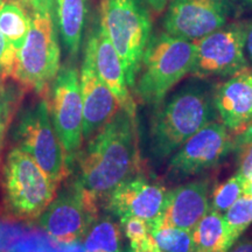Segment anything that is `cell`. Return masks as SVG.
I'll use <instances>...</instances> for the list:
<instances>
[{
    "label": "cell",
    "instance_id": "obj_1",
    "mask_svg": "<svg viewBox=\"0 0 252 252\" xmlns=\"http://www.w3.org/2000/svg\"><path fill=\"white\" fill-rule=\"evenodd\" d=\"M134 119L119 109L115 117L94 134L81 153L76 182L97 197L109 195L118 185L131 178L137 168Z\"/></svg>",
    "mask_w": 252,
    "mask_h": 252
},
{
    "label": "cell",
    "instance_id": "obj_2",
    "mask_svg": "<svg viewBox=\"0 0 252 252\" xmlns=\"http://www.w3.org/2000/svg\"><path fill=\"white\" fill-rule=\"evenodd\" d=\"M216 115L209 88L197 82L186 84L157 108L150 131L152 154L157 159L169 157Z\"/></svg>",
    "mask_w": 252,
    "mask_h": 252
},
{
    "label": "cell",
    "instance_id": "obj_3",
    "mask_svg": "<svg viewBox=\"0 0 252 252\" xmlns=\"http://www.w3.org/2000/svg\"><path fill=\"white\" fill-rule=\"evenodd\" d=\"M194 55L193 41L167 32L151 36L134 86L141 102L158 108L172 88L191 71Z\"/></svg>",
    "mask_w": 252,
    "mask_h": 252
},
{
    "label": "cell",
    "instance_id": "obj_4",
    "mask_svg": "<svg viewBox=\"0 0 252 252\" xmlns=\"http://www.w3.org/2000/svg\"><path fill=\"white\" fill-rule=\"evenodd\" d=\"M31 11V31L18 54L12 78L24 89L43 94L61 68L56 12Z\"/></svg>",
    "mask_w": 252,
    "mask_h": 252
},
{
    "label": "cell",
    "instance_id": "obj_5",
    "mask_svg": "<svg viewBox=\"0 0 252 252\" xmlns=\"http://www.w3.org/2000/svg\"><path fill=\"white\" fill-rule=\"evenodd\" d=\"M99 24L122 60L128 87L134 89L152 30L149 12L140 0H100Z\"/></svg>",
    "mask_w": 252,
    "mask_h": 252
},
{
    "label": "cell",
    "instance_id": "obj_6",
    "mask_svg": "<svg viewBox=\"0 0 252 252\" xmlns=\"http://www.w3.org/2000/svg\"><path fill=\"white\" fill-rule=\"evenodd\" d=\"M2 186L9 210L23 219L40 217L54 200L59 187L35 160L19 147L6 157Z\"/></svg>",
    "mask_w": 252,
    "mask_h": 252
},
{
    "label": "cell",
    "instance_id": "obj_7",
    "mask_svg": "<svg viewBox=\"0 0 252 252\" xmlns=\"http://www.w3.org/2000/svg\"><path fill=\"white\" fill-rule=\"evenodd\" d=\"M13 139L17 147L33 158L55 184H61L70 171L67 156L50 119L46 99L20 112L14 126Z\"/></svg>",
    "mask_w": 252,
    "mask_h": 252
},
{
    "label": "cell",
    "instance_id": "obj_8",
    "mask_svg": "<svg viewBox=\"0 0 252 252\" xmlns=\"http://www.w3.org/2000/svg\"><path fill=\"white\" fill-rule=\"evenodd\" d=\"M46 100L53 126L70 165L84 140L83 100L76 67L65 64L60 68L47 91Z\"/></svg>",
    "mask_w": 252,
    "mask_h": 252
},
{
    "label": "cell",
    "instance_id": "obj_9",
    "mask_svg": "<svg viewBox=\"0 0 252 252\" xmlns=\"http://www.w3.org/2000/svg\"><path fill=\"white\" fill-rule=\"evenodd\" d=\"M98 197L75 181L41 214L40 225L50 237L60 243L80 241L98 220Z\"/></svg>",
    "mask_w": 252,
    "mask_h": 252
},
{
    "label": "cell",
    "instance_id": "obj_10",
    "mask_svg": "<svg viewBox=\"0 0 252 252\" xmlns=\"http://www.w3.org/2000/svg\"><path fill=\"white\" fill-rule=\"evenodd\" d=\"M247 25L226 24L202 39L194 41L195 55L190 74L197 78L231 76L247 68Z\"/></svg>",
    "mask_w": 252,
    "mask_h": 252
},
{
    "label": "cell",
    "instance_id": "obj_11",
    "mask_svg": "<svg viewBox=\"0 0 252 252\" xmlns=\"http://www.w3.org/2000/svg\"><path fill=\"white\" fill-rule=\"evenodd\" d=\"M234 138L228 128L212 122L190 137L172 157L168 173L186 178L212 168L232 152Z\"/></svg>",
    "mask_w": 252,
    "mask_h": 252
},
{
    "label": "cell",
    "instance_id": "obj_12",
    "mask_svg": "<svg viewBox=\"0 0 252 252\" xmlns=\"http://www.w3.org/2000/svg\"><path fill=\"white\" fill-rule=\"evenodd\" d=\"M231 8V0H173L166 9L163 30L194 42L226 25Z\"/></svg>",
    "mask_w": 252,
    "mask_h": 252
},
{
    "label": "cell",
    "instance_id": "obj_13",
    "mask_svg": "<svg viewBox=\"0 0 252 252\" xmlns=\"http://www.w3.org/2000/svg\"><path fill=\"white\" fill-rule=\"evenodd\" d=\"M84 55L93 62L97 75L117 99L119 108L135 118L137 106L128 90L123 62L99 21L91 28Z\"/></svg>",
    "mask_w": 252,
    "mask_h": 252
},
{
    "label": "cell",
    "instance_id": "obj_14",
    "mask_svg": "<svg viewBox=\"0 0 252 252\" xmlns=\"http://www.w3.org/2000/svg\"><path fill=\"white\" fill-rule=\"evenodd\" d=\"M167 191L143 176L128 178L110 193L108 208L119 219L138 217L151 225L162 212Z\"/></svg>",
    "mask_w": 252,
    "mask_h": 252
},
{
    "label": "cell",
    "instance_id": "obj_15",
    "mask_svg": "<svg viewBox=\"0 0 252 252\" xmlns=\"http://www.w3.org/2000/svg\"><path fill=\"white\" fill-rule=\"evenodd\" d=\"M209 209L208 182H188L171 191H167L162 212L156 222L150 226H174L193 231Z\"/></svg>",
    "mask_w": 252,
    "mask_h": 252
},
{
    "label": "cell",
    "instance_id": "obj_16",
    "mask_svg": "<svg viewBox=\"0 0 252 252\" xmlns=\"http://www.w3.org/2000/svg\"><path fill=\"white\" fill-rule=\"evenodd\" d=\"M214 103L222 124L234 134L252 125V68L231 75L214 93Z\"/></svg>",
    "mask_w": 252,
    "mask_h": 252
},
{
    "label": "cell",
    "instance_id": "obj_17",
    "mask_svg": "<svg viewBox=\"0 0 252 252\" xmlns=\"http://www.w3.org/2000/svg\"><path fill=\"white\" fill-rule=\"evenodd\" d=\"M80 83L83 100V139H89L108 124L121 108L87 55L82 63Z\"/></svg>",
    "mask_w": 252,
    "mask_h": 252
},
{
    "label": "cell",
    "instance_id": "obj_18",
    "mask_svg": "<svg viewBox=\"0 0 252 252\" xmlns=\"http://www.w3.org/2000/svg\"><path fill=\"white\" fill-rule=\"evenodd\" d=\"M89 0H56V24L68 55L76 59L82 46Z\"/></svg>",
    "mask_w": 252,
    "mask_h": 252
},
{
    "label": "cell",
    "instance_id": "obj_19",
    "mask_svg": "<svg viewBox=\"0 0 252 252\" xmlns=\"http://www.w3.org/2000/svg\"><path fill=\"white\" fill-rule=\"evenodd\" d=\"M32 26V11L25 0H1L0 32L17 53L24 47Z\"/></svg>",
    "mask_w": 252,
    "mask_h": 252
},
{
    "label": "cell",
    "instance_id": "obj_20",
    "mask_svg": "<svg viewBox=\"0 0 252 252\" xmlns=\"http://www.w3.org/2000/svg\"><path fill=\"white\" fill-rule=\"evenodd\" d=\"M191 232L194 252H228L235 244L224 217L214 209H209Z\"/></svg>",
    "mask_w": 252,
    "mask_h": 252
},
{
    "label": "cell",
    "instance_id": "obj_21",
    "mask_svg": "<svg viewBox=\"0 0 252 252\" xmlns=\"http://www.w3.org/2000/svg\"><path fill=\"white\" fill-rule=\"evenodd\" d=\"M121 229L110 219L97 220L84 236L88 252H121Z\"/></svg>",
    "mask_w": 252,
    "mask_h": 252
},
{
    "label": "cell",
    "instance_id": "obj_22",
    "mask_svg": "<svg viewBox=\"0 0 252 252\" xmlns=\"http://www.w3.org/2000/svg\"><path fill=\"white\" fill-rule=\"evenodd\" d=\"M151 235L162 252H194L193 232L174 226H150Z\"/></svg>",
    "mask_w": 252,
    "mask_h": 252
},
{
    "label": "cell",
    "instance_id": "obj_23",
    "mask_svg": "<svg viewBox=\"0 0 252 252\" xmlns=\"http://www.w3.org/2000/svg\"><path fill=\"white\" fill-rule=\"evenodd\" d=\"M232 241L237 242L241 235L252 224V196L243 194L224 214Z\"/></svg>",
    "mask_w": 252,
    "mask_h": 252
},
{
    "label": "cell",
    "instance_id": "obj_24",
    "mask_svg": "<svg viewBox=\"0 0 252 252\" xmlns=\"http://www.w3.org/2000/svg\"><path fill=\"white\" fill-rule=\"evenodd\" d=\"M24 96V88L17 86H7L0 88V151L9 125L13 122L15 113L20 105Z\"/></svg>",
    "mask_w": 252,
    "mask_h": 252
},
{
    "label": "cell",
    "instance_id": "obj_25",
    "mask_svg": "<svg viewBox=\"0 0 252 252\" xmlns=\"http://www.w3.org/2000/svg\"><path fill=\"white\" fill-rule=\"evenodd\" d=\"M244 194V179L236 174L225 182L216 186L213 191L212 209L224 213Z\"/></svg>",
    "mask_w": 252,
    "mask_h": 252
},
{
    "label": "cell",
    "instance_id": "obj_26",
    "mask_svg": "<svg viewBox=\"0 0 252 252\" xmlns=\"http://www.w3.org/2000/svg\"><path fill=\"white\" fill-rule=\"evenodd\" d=\"M238 163V174L248 180L252 176V125L236 134L232 147Z\"/></svg>",
    "mask_w": 252,
    "mask_h": 252
},
{
    "label": "cell",
    "instance_id": "obj_27",
    "mask_svg": "<svg viewBox=\"0 0 252 252\" xmlns=\"http://www.w3.org/2000/svg\"><path fill=\"white\" fill-rule=\"evenodd\" d=\"M15 62H17V53L0 32V88L5 86L8 78L13 77Z\"/></svg>",
    "mask_w": 252,
    "mask_h": 252
},
{
    "label": "cell",
    "instance_id": "obj_28",
    "mask_svg": "<svg viewBox=\"0 0 252 252\" xmlns=\"http://www.w3.org/2000/svg\"><path fill=\"white\" fill-rule=\"evenodd\" d=\"M33 11L56 12V0H25Z\"/></svg>",
    "mask_w": 252,
    "mask_h": 252
},
{
    "label": "cell",
    "instance_id": "obj_29",
    "mask_svg": "<svg viewBox=\"0 0 252 252\" xmlns=\"http://www.w3.org/2000/svg\"><path fill=\"white\" fill-rule=\"evenodd\" d=\"M228 252H252V239L245 238L236 242Z\"/></svg>",
    "mask_w": 252,
    "mask_h": 252
},
{
    "label": "cell",
    "instance_id": "obj_30",
    "mask_svg": "<svg viewBox=\"0 0 252 252\" xmlns=\"http://www.w3.org/2000/svg\"><path fill=\"white\" fill-rule=\"evenodd\" d=\"M245 52L252 62V21L247 25V39H245Z\"/></svg>",
    "mask_w": 252,
    "mask_h": 252
},
{
    "label": "cell",
    "instance_id": "obj_31",
    "mask_svg": "<svg viewBox=\"0 0 252 252\" xmlns=\"http://www.w3.org/2000/svg\"><path fill=\"white\" fill-rule=\"evenodd\" d=\"M147 1H149L151 7H152L154 11L158 12V13H160V12H162L163 9L168 7V5L171 4L173 0H147Z\"/></svg>",
    "mask_w": 252,
    "mask_h": 252
},
{
    "label": "cell",
    "instance_id": "obj_32",
    "mask_svg": "<svg viewBox=\"0 0 252 252\" xmlns=\"http://www.w3.org/2000/svg\"><path fill=\"white\" fill-rule=\"evenodd\" d=\"M244 194L252 196V176L248 180H244Z\"/></svg>",
    "mask_w": 252,
    "mask_h": 252
},
{
    "label": "cell",
    "instance_id": "obj_33",
    "mask_svg": "<svg viewBox=\"0 0 252 252\" xmlns=\"http://www.w3.org/2000/svg\"><path fill=\"white\" fill-rule=\"evenodd\" d=\"M131 252H162V251H135V250H132Z\"/></svg>",
    "mask_w": 252,
    "mask_h": 252
},
{
    "label": "cell",
    "instance_id": "obj_34",
    "mask_svg": "<svg viewBox=\"0 0 252 252\" xmlns=\"http://www.w3.org/2000/svg\"><path fill=\"white\" fill-rule=\"evenodd\" d=\"M244 1H247L248 4H250V5H252V0H244Z\"/></svg>",
    "mask_w": 252,
    "mask_h": 252
}]
</instances>
